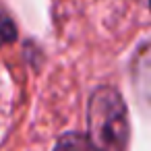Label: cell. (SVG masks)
Instances as JSON below:
<instances>
[{"mask_svg": "<svg viewBox=\"0 0 151 151\" xmlns=\"http://www.w3.org/2000/svg\"><path fill=\"white\" fill-rule=\"evenodd\" d=\"M56 151H79V143L73 137H66L64 141H60V145H58Z\"/></svg>", "mask_w": 151, "mask_h": 151, "instance_id": "3957f363", "label": "cell"}, {"mask_svg": "<svg viewBox=\"0 0 151 151\" xmlns=\"http://www.w3.org/2000/svg\"><path fill=\"white\" fill-rule=\"evenodd\" d=\"M15 37H17V27H15L13 19L6 15L4 9H0V48L15 42Z\"/></svg>", "mask_w": 151, "mask_h": 151, "instance_id": "7a4b0ae2", "label": "cell"}, {"mask_svg": "<svg viewBox=\"0 0 151 151\" xmlns=\"http://www.w3.org/2000/svg\"><path fill=\"white\" fill-rule=\"evenodd\" d=\"M89 151H126L128 112L122 95L112 87L93 91L87 108Z\"/></svg>", "mask_w": 151, "mask_h": 151, "instance_id": "6da1fadb", "label": "cell"}]
</instances>
